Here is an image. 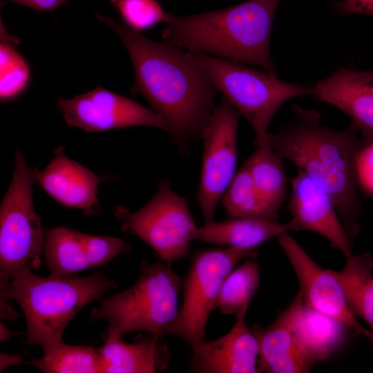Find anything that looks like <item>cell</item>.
Here are the masks:
<instances>
[{"mask_svg":"<svg viewBox=\"0 0 373 373\" xmlns=\"http://www.w3.org/2000/svg\"><path fill=\"white\" fill-rule=\"evenodd\" d=\"M120 38L132 61L135 79L131 92L142 95L166 122L168 133L180 149L201 138L218 93L193 53L153 41L123 23L96 14Z\"/></svg>","mask_w":373,"mask_h":373,"instance_id":"1","label":"cell"},{"mask_svg":"<svg viewBox=\"0 0 373 373\" xmlns=\"http://www.w3.org/2000/svg\"><path fill=\"white\" fill-rule=\"evenodd\" d=\"M293 122L269 133V143L283 159L296 166L332 198L349 238L360 231L361 202L356 163L363 146L352 124L334 131L321 123L319 113L294 104Z\"/></svg>","mask_w":373,"mask_h":373,"instance_id":"2","label":"cell"},{"mask_svg":"<svg viewBox=\"0 0 373 373\" xmlns=\"http://www.w3.org/2000/svg\"><path fill=\"white\" fill-rule=\"evenodd\" d=\"M280 0H247L215 11L167 14L163 42L193 54H206L275 73L270 37Z\"/></svg>","mask_w":373,"mask_h":373,"instance_id":"3","label":"cell"},{"mask_svg":"<svg viewBox=\"0 0 373 373\" xmlns=\"http://www.w3.org/2000/svg\"><path fill=\"white\" fill-rule=\"evenodd\" d=\"M117 286L102 272L86 277L44 278L25 268L0 291L1 318L13 321L18 317L8 303L15 300L26 319L25 342L39 345L45 354L63 341L66 326L84 306Z\"/></svg>","mask_w":373,"mask_h":373,"instance_id":"4","label":"cell"},{"mask_svg":"<svg viewBox=\"0 0 373 373\" xmlns=\"http://www.w3.org/2000/svg\"><path fill=\"white\" fill-rule=\"evenodd\" d=\"M182 280L161 261L143 260L137 280L128 289L103 299L90 314V321L108 323L102 339L108 343L133 332L164 336L177 316Z\"/></svg>","mask_w":373,"mask_h":373,"instance_id":"5","label":"cell"},{"mask_svg":"<svg viewBox=\"0 0 373 373\" xmlns=\"http://www.w3.org/2000/svg\"><path fill=\"white\" fill-rule=\"evenodd\" d=\"M193 55L209 82L252 127L256 146L269 145V125L286 102L312 95L313 86L285 82L275 73L209 55Z\"/></svg>","mask_w":373,"mask_h":373,"instance_id":"6","label":"cell"},{"mask_svg":"<svg viewBox=\"0 0 373 373\" xmlns=\"http://www.w3.org/2000/svg\"><path fill=\"white\" fill-rule=\"evenodd\" d=\"M35 181L33 169L16 150L13 176L0 207V291L23 269L41 265L45 232L34 207Z\"/></svg>","mask_w":373,"mask_h":373,"instance_id":"7","label":"cell"},{"mask_svg":"<svg viewBox=\"0 0 373 373\" xmlns=\"http://www.w3.org/2000/svg\"><path fill=\"white\" fill-rule=\"evenodd\" d=\"M256 249L228 247L196 253L183 283V302L164 336L183 339L191 348L204 341V329L221 285L242 258H255Z\"/></svg>","mask_w":373,"mask_h":373,"instance_id":"8","label":"cell"},{"mask_svg":"<svg viewBox=\"0 0 373 373\" xmlns=\"http://www.w3.org/2000/svg\"><path fill=\"white\" fill-rule=\"evenodd\" d=\"M115 215L126 232L150 245L171 266L185 258L195 239L196 227L186 199L169 182H160L153 198L138 211L118 208Z\"/></svg>","mask_w":373,"mask_h":373,"instance_id":"9","label":"cell"},{"mask_svg":"<svg viewBox=\"0 0 373 373\" xmlns=\"http://www.w3.org/2000/svg\"><path fill=\"white\" fill-rule=\"evenodd\" d=\"M239 117L222 96L201 136L203 154L197 201L205 223L214 221L218 204L236 173Z\"/></svg>","mask_w":373,"mask_h":373,"instance_id":"10","label":"cell"},{"mask_svg":"<svg viewBox=\"0 0 373 373\" xmlns=\"http://www.w3.org/2000/svg\"><path fill=\"white\" fill-rule=\"evenodd\" d=\"M57 106L68 125L86 132L137 126L168 132L165 120L151 108L100 86L72 99L61 97Z\"/></svg>","mask_w":373,"mask_h":373,"instance_id":"11","label":"cell"},{"mask_svg":"<svg viewBox=\"0 0 373 373\" xmlns=\"http://www.w3.org/2000/svg\"><path fill=\"white\" fill-rule=\"evenodd\" d=\"M304 306L299 291L273 323L266 327H251L259 347L260 372H308L317 362L305 332Z\"/></svg>","mask_w":373,"mask_h":373,"instance_id":"12","label":"cell"},{"mask_svg":"<svg viewBox=\"0 0 373 373\" xmlns=\"http://www.w3.org/2000/svg\"><path fill=\"white\" fill-rule=\"evenodd\" d=\"M276 238L297 276L305 305L366 337L370 331L350 310L334 271L319 267L287 231Z\"/></svg>","mask_w":373,"mask_h":373,"instance_id":"13","label":"cell"},{"mask_svg":"<svg viewBox=\"0 0 373 373\" xmlns=\"http://www.w3.org/2000/svg\"><path fill=\"white\" fill-rule=\"evenodd\" d=\"M291 184L288 209L297 231L316 232L327 238L345 258L352 255V241L330 195L300 171Z\"/></svg>","mask_w":373,"mask_h":373,"instance_id":"14","label":"cell"},{"mask_svg":"<svg viewBox=\"0 0 373 373\" xmlns=\"http://www.w3.org/2000/svg\"><path fill=\"white\" fill-rule=\"evenodd\" d=\"M248 308L236 315V321L224 336L203 341L192 349L189 370L201 373H256L259 347L247 327L245 317Z\"/></svg>","mask_w":373,"mask_h":373,"instance_id":"15","label":"cell"},{"mask_svg":"<svg viewBox=\"0 0 373 373\" xmlns=\"http://www.w3.org/2000/svg\"><path fill=\"white\" fill-rule=\"evenodd\" d=\"M312 95L348 115L363 146L373 142V71L340 70L317 82Z\"/></svg>","mask_w":373,"mask_h":373,"instance_id":"16","label":"cell"},{"mask_svg":"<svg viewBox=\"0 0 373 373\" xmlns=\"http://www.w3.org/2000/svg\"><path fill=\"white\" fill-rule=\"evenodd\" d=\"M35 180L52 198L66 207L93 214L99 204L97 189L102 178L68 158L60 146L45 169H33Z\"/></svg>","mask_w":373,"mask_h":373,"instance_id":"17","label":"cell"},{"mask_svg":"<svg viewBox=\"0 0 373 373\" xmlns=\"http://www.w3.org/2000/svg\"><path fill=\"white\" fill-rule=\"evenodd\" d=\"M164 336L151 334L133 343L118 339L99 347L102 373H153L169 365L171 353Z\"/></svg>","mask_w":373,"mask_h":373,"instance_id":"18","label":"cell"},{"mask_svg":"<svg viewBox=\"0 0 373 373\" xmlns=\"http://www.w3.org/2000/svg\"><path fill=\"white\" fill-rule=\"evenodd\" d=\"M289 231H297L291 220L283 224L277 220L235 218L220 222L205 223L197 228L195 239L229 247L257 249L262 243Z\"/></svg>","mask_w":373,"mask_h":373,"instance_id":"19","label":"cell"},{"mask_svg":"<svg viewBox=\"0 0 373 373\" xmlns=\"http://www.w3.org/2000/svg\"><path fill=\"white\" fill-rule=\"evenodd\" d=\"M347 305L373 331V258L368 252L346 258L342 270L334 271Z\"/></svg>","mask_w":373,"mask_h":373,"instance_id":"20","label":"cell"},{"mask_svg":"<svg viewBox=\"0 0 373 373\" xmlns=\"http://www.w3.org/2000/svg\"><path fill=\"white\" fill-rule=\"evenodd\" d=\"M283 158L270 145L256 146L244 165L259 194L278 216L286 194L287 177Z\"/></svg>","mask_w":373,"mask_h":373,"instance_id":"21","label":"cell"},{"mask_svg":"<svg viewBox=\"0 0 373 373\" xmlns=\"http://www.w3.org/2000/svg\"><path fill=\"white\" fill-rule=\"evenodd\" d=\"M44 252L50 276H70L90 269L82 233L70 228L56 227L46 229Z\"/></svg>","mask_w":373,"mask_h":373,"instance_id":"22","label":"cell"},{"mask_svg":"<svg viewBox=\"0 0 373 373\" xmlns=\"http://www.w3.org/2000/svg\"><path fill=\"white\" fill-rule=\"evenodd\" d=\"M19 38L9 34L0 20V99L3 103L22 95L31 81L28 63L17 50Z\"/></svg>","mask_w":373,"mask_h":373,"instance_id":"23","label":"cell"},{"mask_svg":"<svg viewBox=\"0 0 373 373\" xmlns=\"http://www.w3.org/2000/svg\"><path fill=\"white\" fill-rule=\"evenodd\" d=\"M221 203L233 218H251L276 221V216L268 207L254 184L245 165L236 173L224 192Z\"/></svg>","mask_w":373,"mask_h":373,"instance_id":"24","label":"cell"},{"mask_svg":"<svg viewBox=\"0 0 373 373\" xmlns=\"http://www.w3.org/2000/svg\"><path fill=\"white\" fill-rule=\"evenodd\" d=\"M31 365L46 373H99L101 361L99 348L60 343Z\"/></svg>","mask_w":373,"mask_h":373,"instance_id":"25","label":"cell"},{"mask_svg":"<svg viewBox=\"0 0 373 373\" xmlns=\"http://www.w3.org/2000/svg\"><path fill=\"white\" fill-rule=\"evenodd\" d=\"M254 259L249 258L225 278L214 309L218 308L222 314L236 315L244 308L249 307L260 280L258 266Z\"/></svg>","mask_w":373,"mask_h":373,"instance_id":"26","label":"cell"},{"mask_svg":"<svg viewBox=\"0 0 373 373\" xmlns=\"http://www.w3.org/2000/svg\"><path fill=\"white\" fill-rule=\"evenodd\" d=\"M303 315L308 343L317 361L325 360L341 344L344 337V328L347 327L305 305Z\"/></svg>","mask_w":373,"mask_h":373,"instance_id":"27","label":"cell"},{"mask_svg":"<svg viewBox=\"0 0 373 373\" xmlns=\"http://www.w3.org/2000/svg\"><path fill=\"white\" fill-rule=\"evenodd\" d=\"M109 3L117 10L123 24L139 33L166 21L168 12L156 0H109Z\"/></svg>","mask_w":373,"mask_h":373,"instance_id":"28","label":"cell"},{"mask_svg":"<svg viewBox=\"0 0 373 373\" xmlns=\"http://www.w3.org/2000/svg\"><path fill=\"white\" fill-rule=\"evenodd\" d=\"M82 240L90 269L104 266L116 256L131 250L129 245L116 237L82 233Z\"/></svg>","mask_w":373,"mask_h":373,"instance_id":"29","label":"cell"},{"mask_svg":"<svg viewBox=\"0 0 373 373\" xmlns=\"http://www.w3.org/2000/svg\"><path fill=\"white\" fill-rule=\"evenodd\" d=\"M357 184L373 195V142L363 146L356 163Z\"/></svg>","mask_w":373,"mask_h":373,"instance_id":"30","label":"cell"},{"mask_svg":"<svg viewBox=\"0 0 373 373\" xmlns=\"http://www.w3.org/2000/svg\"><path fill=\"white\" fill-rule=\"evenodd\" d=\"M341 14H362L373 16V0H343L336 6Z\"/></svg>","mask_w":373,"mask_h":373,"instance_id":"31","label":"cell"},{"mask_svg":"<svg viewBox=\"0 0 373 373\" xmlns=\"http://www.w3.org/2000/svg\"><path fill=\"white\" fill-rule=\"evenodd\" d=\"M9 1L21 4L39 12L51 11L67 0H8Z\"/></svg>","mask_w":373,"mask_h":373,"instance_id":"32","label":"cell"},{"mask_svg":"<svg viewBox=\"0 0 373 373\" xmlns=\"http://www.w3.org/2000/svg\"><path fill=\"white\" fill-rule=\"evenodd\" d=\"M0 371L11 365H19L23 363L22 358L19 354H7L1 353L0 355Z\"/></svg>","mask_w":373,"mask_h":373,"instance_id":"33","label":"cell"},{"mask_svg":"<svg viewBox=\"0 0 373 373\" xmlns=\"http://www.w3.org/2000/svg\"><path fill=\"white\" fill-rule=\"evenodd\" d=\"M1 332H0V341L3 343L8 340L14 333L8 329L6 326L1 322Z\"/></svg>","mask_w":373,"mask_h":373,"instance_id":"34","label":"cell"},{"mask_svg":"<svg viewBox=\"0 0 373 373\" xmlns=\"http://www.w3.org/2000/svg\"><path fill=\"white\" fill-rule=\"evenodd\" d=\"M366 338H367L370 343H371V345H372V354H373V331H370L368 334L367 335Z\"/></svg>","mask_w":373,"mask_h":373,"instance_id":"35","label":"cell"}]
</instances>
